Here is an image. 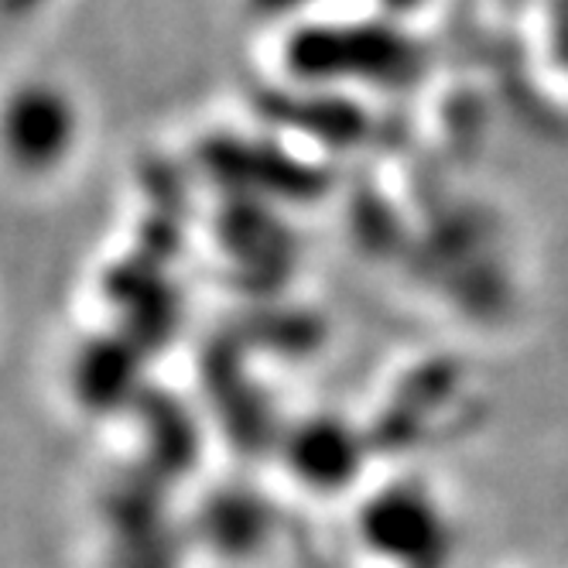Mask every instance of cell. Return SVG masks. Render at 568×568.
I'll return each mask as SVG.
<instances>
[{"label":"cell","mask_w":568,"mask_h":568,"mask_svg":"<svg viewBox=\"0 0 568 568\" xmlns=\"http://www.w3.org/2000/svg\"><path fill=\"white\" fill-rule=\"evenodd\" d=\"M281 62L298 87H367L404 93L425 83L432 55L404 21L381 14L295 24L284 38Z\"/></svg>","instance_id":"6da1fadb"},{"label":"cell","mask_w":568,"mask_h":568,"mask_svg":"<svg viewBox=\"0 0 568 568\" xmlns=\"http://www.w3.org/2000/svg\"><path fill=\"white\" fill-rule=\"evenodd\" d=\"M199 158L216 179L274 195H315L326 185V172L315 161L292 154L284 144L243 134H213L199 144Z\"/></svg>","instance_id":"7a4b0ae2"},{"label":"cell","mask_w":568,"mask_h":568,"mask_svg":"<svg viewBox=\"0 0 568 568\" xmlns=\"http://www.w3.org/2000/svg\"><path fill=\"white\" fill-rule=\"evenodd\" d=\"M79 116L72 100L49 83H28L8 100L4 144L11 161L28 175L59 169L75 148Z\"/></svg>","instance_id":"3957f363"},{"label":"cell","mask_w":568,"mask_h":568,"mask_svg":"<svg viewBox=\"0 0 568 568\" xmlns=\"http://www.w3.org/2000/svg\"><path fill=\"white\" fill-rule=\"evenodd\" d=\"M257 110L271 124L295 131L322 148L333 151H349L363 148L374 134V116L371 110L336 93V90H322V87H298L288 93H261Z\"/></svg>","instance_id":"277c9868"},{"label":"cell","mask_w":568,"mask_h":568,"mask_svg":"<svg viewBox=\"0 0 568 568\" xmlns=\"http://www.w3.org/2000/svg\"><path fill=\"white\" fill-rule=\"evenodd\" d=\"M315 4H322V0H251V11L257 18H295Z\"/></svg>","instance_id":"5b68a950"},{"label":"cell","mask_w":568,"mask_h":568,"mask_svg":"<svg viewBox=\"0 0 568 568\" xmlns=\"http://www.w3.org/2000/svg\"><path fill=\"white\" fill-rule=\"evenodd\" d=\"M428 4V0H377V8L384 18L390 21H404V18H412L415 11H422Z\"/></svg>","instance_id":"8992f818"}]
</instances>
